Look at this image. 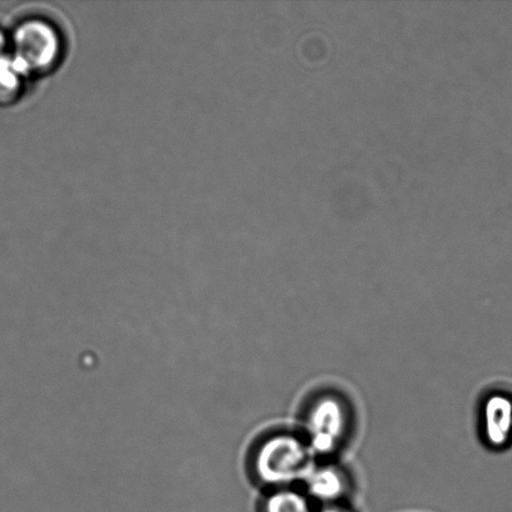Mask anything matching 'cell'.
<instances>
[{
	"label": "cell",
	"instance_id": "9c48e42d",
	"mask_svg": "<svg viewBox=\"0 0 512 512\" xmlns=\"http://www.w3.org/2000/svg\"><path fill=\"white\" fill-rule=\"evenodd\" d=\"M323 512H344V511L340 510V509H328V510H325Z\"/></svg>",
	"mask_w": 512,
	"mask_h": 512
},
{
	"label": "cell",
	"instance_id": "8992f818",
	"mask_svg": "<svg viewBox=\"0 0 512 512\" xmlns=\"http://www.w3.org/2000/svg\"><path fill=\"white\" fill-rule=\"evenodd\" d=\"M346 481L339 470L326 468L316 471L309 483L311 493L319 499L333 500L345 490Z\"/></svg>",
	"mask_w": 512,
	"mask_h": 512
},
{
	"label": "cell",
	"instance_id": "ba28073f",
	"mask_svg": "<svg viewBox=\"0 0 512 512\" xmlns=\"http://www.w3.org/2000/svg\"><path fill=\"white\" fill-rule=\"evenodd\" d=\"M7 48V37H5V34L2 32V30H0V60L4 59L5 57H8Z\"/></svg>",
	"mask_w": 512,
	"mask_h": 512
},
{
	"label": "cell",
	"instance_id": "5b68a950",
	"mask_svg": "<svg viewBox=\"0 0 512 512\" xmlns=\"http://www.w3.org/2000/svg\"><path fill=\"white\" fill-rule=\"evenodd\" d=\"M24 75L27 73L13 57L0 60V105L12 104L20 97Z\"/></svg>",
	"mask_w": 512,
	"mask_h": 512
},
{
	"label": "cell",
	"instance_id": "7a4b0ae2",
	"mask_svg": "<svg viewBox=\"0 0 512 512\" xmlns=\"http://www.w3.org/2000/svg\"><path fill=\"white\" fill-rule=\"evenodd\" d=\"M12 57L24 72H47L58 63L62 54V39L58 30L45 20L30 19L15 29Z\"/></svg>",
	"mask_w": 512,
	"mask_h": 512
},
{
	"label": "cell",
	"instance_id": "3957f363",
	"mask_svg": "<svg viewBox=\"0 0 512 512\" xmlns=\"http://www.w3.org/2000/svg\"><path fill=\"white\" fill-rule=\"evenodd\" d=\"M350 411L343 400L325 395L316 400L306 414L309 445L319 453H331L348 434Z\"/></svg>",
	"mask_w": 512,
	"mask_h": 512
},
{
	"label": "cell",
	"instance_id": "277c9868",
	"mask_svg": "<svg viewBox=\"0 0 512 512\" xmlns=\"http://www.w3.org/2000/svg\"><path fill=\"white\" fill-rule=\"evenodd\" d=\"M512 405L504 396L495 395L485 405V429L491 443L503 444L510 431Z\"/></svg>",
	"mask_w": 512,
	"mask_h": 512
},
{
	"label": "cell",
	"instance_id": "6da1fadb",
	"mask_svg": "<svg viewBox=\"0 0 512 512\" xmlns=\"http://www.w3.org/2000/svg\"><path fill=\"white\" fill-rule=\"evenodd\" d=\"M309 444L299 436L280 433L255 444L249 456V470L259 484L278 490L293 483L309 468Z\"/></svg>",
	"mask_w": 512,
	"mask_h": 512
},
{
	"label": "cell",
	"instance_id": "52a82bcc",
	"mask_svg": "<svg viewBox=\"0 0 512 512\" xmlns=\"http://www.w3.org/2000/svg\"><path fill=\"white\" fill-rule=\"evenodd\" d=\"M308 503L303 496L289 490H276L261 505V512H308Z\"/></svg>",
	"mask_w": 512,
	"mask_h": 512
}]
</instances>
